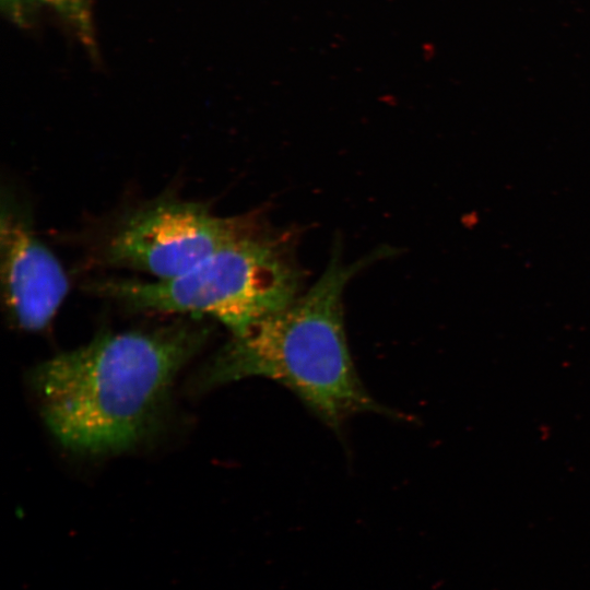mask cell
<instances>
[{"instance_id":"1","label":"cell","mask_w":590,"mask_h":590,"mask_svg":"<svg viewBox=\"0 0 590 590\" xmlns=\"http://www.w3.org/2000/svg\"><path fill=\"white\" fill-rule=\"evenodd\" d=\"M203 334L188 323L106 333L43 362L32 385L48 428L78 452L131 447L150 428Z\"/></svg>"},{"instance_id":"2","label":"cell","mask_w":590,"mask_h":590,"mask_svg":"<svg viewBox=\"0 0 590 590\" xmlns=\"http://www.w3.org/2000/svg\"><path fill=\"white\" fill-rule=\"evenodd\" d=\"M393 253L380 247L346 263L334 250L317 282L282 310L233 335L203 376V385L263 377L295 393L334 429L351 416L373 412L394 416L365 389L347 345L343 293L369 264Z\"/></svg>"},{"instance_id":"3","label":"cell","mask_w":590,"mask_h":590,"mask_svg":"<svg viewBox=\"0 0 590 590\" xmlns=\"http://www.w3.org/2000/svg\"><path fill=\"white\" fill-rule=\"evenodd\" d=\"M302 283L292 237L257 223L182 275L103 279L92 282L91 291L130 310L210 316L238 335L294 302Z\"/></svg>"},{"instance_id":"4","label":"cell","mask_w":590,"mask_h":590,"mask_svg":"<svg viewBox=\"0 0 590 590\" xmlns=\"http://www.w3.org/2000/svg\"><path fill=\"white\" fill-rule=\"evenodd\" d=\"M257 223L255 216L222 217L202 203L165 198L127 213L106 239L102 260L157 281L170 280L196 268Z\"/></svg>"},{"instance_id":"5","label":"cell","mask_w":590,"mask_h":590,"mask_svg":"<svg viewBox=\"0 0 590 590\" xmlns=\"http://www.w3.org/2000/svg\"><path fill=\"white\" fill-rule=\"evenodd\" d=\"M2 293L9 315L25 331L45 329L69 292V279L28 217L9 197L0 216Z\"/></svg>"},{"instance_id":"6","label":"cell","mask_w":590,"mask_h":590,"mask_svg":"<svg viewBox=\"0 0 590 590\" xmlns=\"http://www.w3.org/2000/svg\"><path fill=\"white\" fill-rule=\"evenodd\" d=\"M75 32L81 43L95 52V33L92 20V0H42Z\"/></svg>"},{"instance_id":"7","label":"cell","mask_w":590,"mask_h":590,"mask_svg":"<svg viewBox=\"0 0 590 590\" xmlns=\"http://www.w3.org/2000/svg\"><path fill=\"white\" fill-rule=\"evenodd\" d=\"M2 12L17 26L31 25L36 16L42 0H0Z\"/></svg>"}]
</instances>
